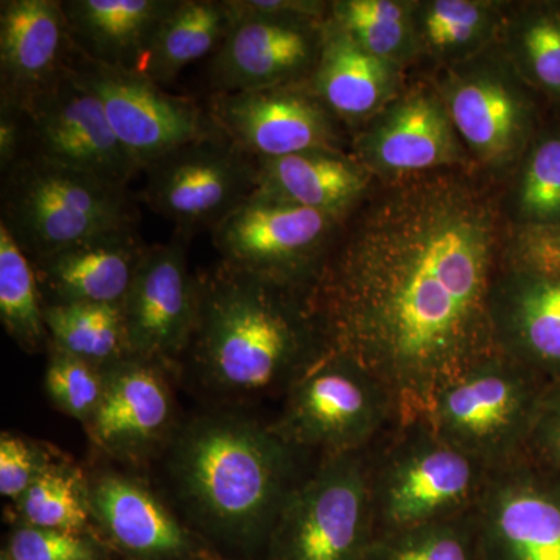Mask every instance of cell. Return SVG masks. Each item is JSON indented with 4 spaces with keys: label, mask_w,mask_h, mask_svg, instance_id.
I'll list each match as a JSON object with an SVG mask.
<instances>
[{
    "label": "cell",
    "mask_w": 560,
    "mask_h": 560,
    "mask_svg": "<svg viewBox=\"0 0 560 560\" xmlns=\"http://www.w3.org/2000/svg\"><path fill=\"white\" fill-rule=\"evenodd\" d=\"M503 265L539 275L560 276V224H512Z\"/></svg>",
    "instance_id": "obj_38"
},
{
    "label": "cell",
    "mask_w": 560,
    "mask_h": 560,
    "mask_svg": "<svg viewBox=\"0 0 560 560\" xmlns=\"http://www.w3.org/2000/svg\"><path fill=\"white\" fill-rule=\"evenodd\" d=\"M474 523L478 560H560V478L528 458L490 471Z\"/></svg>",
    "instance_id": "obj_15"
},
{
    "label": "cell",
    "mask_w": 560,
    "mask_h": 560,
    "mask_svg": "<svg viewBox=\"0 0 560 560\" xmlns=\"http://www.w3.org/2000/svg\"><path fill=\"white\" fill-rule=\"evenodd\" d=\"M147 249L136 226H127L33 261L40 296L47 294L46 305H124Z\"/></svg>",
    "instance_id": "obj_21"
},
{
    "label": "cell",
    "mask_w": 560,
    "mask_h": 560,
    "mask_svg": "<svg viewBox=\"0 0 560 560\" xmlns=\"http://www.w3.org/2000/svg\"><path fill=\"white\" fill-rule=\"evenodd\" d=\"M54 460L38 444L2 433L0 436V493L18 501Z\"/></svg>",
    "instance_id": "obj_39"
},
{
    "label": "cell",
    "mask_w": 560,
    "mask_h": 560,
    "mask_svg": "<svg viewBox=\"0 0 560 560\" xmlns=\"http://www.w3.org/2000/svg\"><path fill=\"white\" fill-rule=\"evenodd\" d=\"M172 420V394L161 364L127 357L106 368L101 404L84 425L109 455L136 459L165 440Z\"/></svg>",
    "instance_id": "obj_19"
},
{
    "label": "cell",
    "mask_w": 560,
    "mask_h": 560,
    "mask_svg": "<svg viewBox=\"0 0 560 560\" xmlns=\"http://www.w3.org/2000/svg\"><path fill=\"white\" fill-rule=\"evenodd\" d=\"M257 189L346 220L370 194L375 178L345 151H304L256 160Z\"/></svg>",
    "instance_id": "obj_25"
},
{
    "label": "cell",
    "mask_w": 560,
    "mask_h": 560,
    "mask_svg": "<svg viewBox=\"0 0 560 560\" xmlns=\"http://www.w3.org/2000/svg\"><path fill=\"white\" fill-rule=\"evenodd\" d=\"M176 0H65L73 49L103 65L136 70Z\"/></svg>",
    "instance_id": "obj_26"
},
{
    "label": "cell",
    "mask_w": 560,
    "mask_h": 560,
    "mask_svg": "<svg viewBox=\"0 0 560 560\" xmlns=\"http://www.w3.org/2000/svg\"><path fill=\"white\" fill-rule=\"evenodd\" d=\"M511 224L475 167L377 180L342 223L307 290L324 350L388 388L397 423L422 418L441 385L490 353V301Z\"/></svg>",
    "instance_id": "obj_1"
},
{
    "label": "cell",
    "mask_w": 560,
    "mask_h": 560,
    "mask_svg": "<svg viewBox=\"0 0 560 560\" xmlns=\"http://www.w3.org/2000/svg\"><path fill=\"white\" fill-rule=\"evenodd\" d=\"M210 119L254 160L304 151H342L340 120L300 86L213 94Z\"/></svg>",
    "instance_id": "obj_17"
},
{
    "label": "cell",
    "mask_w": 560,
    "mask_h": 560,
    "mask_svg": "<svg viewBox=\"0 0 560 560\" xmlns=\"http://www.w3.org/2000/svg\"><path fill=\"white\" fill-rule=\"evenodd\" d=\"M506 7L490 0H423L415 3L419 55L442 69L480 57L499 43Z\"/></svg>",
    "instance_id": "obj_27"
},
{
    "label": "cell",
    "mask_w": 560,
    "mask_h": 560,
    "mask_svg": "<svg viewBox=\"0 0 560 560\" xmlns=\"http://www.w3.org/2000/svg\"><path fill=\"white\" fill-rule=\"evenodd\" d=\"M46 390L58 410L86 423L101 404L105 370L51 346Z\"/></svg>",
    "instance_id": "obj_36"
},
{
    "label": "cell",
    "mask_w": 560,
    "mask_h": 560,
    "mask_svg": "<svg viewBox=\"0 0 560 560\" xmlns=\"http://www.w3.org/2000/svg\"><path fill=\"white\" fill-rule=\"evenodd\" d=\"M73 46L60 0L0 2L2 101L20 106L62 70Z\"/></svg>",
    "instance_id": "obj_22"
},
{
    "label": "cell",
    "mask_w": 560,
    "mask_h": 560,
    "mask_svg": "<svg viewBox=\"0 0 560 560\" xmlns=\"http://www.w3.org/2000/svg\"><path fill=\"white\" fill-rule=\"evenodd\" d=\"M125 560H132V559H125Z\"/></svg>",
    "instance_id": "obj_43"
},
{
    "label": "cell",
    "mask_w": 560,
    "mask_h": 560,
    "mask_svg": "<svg viewBox=\"0 0 560 560\" xmlns=\"http://www.w3.org/2000/svg\"><path fill=\"white\" fill-rule=\"evenodd\" d=\"M355 131L352 156L377 180L475 167L434 83L405 88Z\"/></svg>",
    "instance_id": "obj_14"
},
{
    "label": "cell",
    "mask_w": 560,
    "mask_h": 560,
    "mask_svg": "<svg viewBox=\"0 0 560 560\" xmlns=\"http://www.w3.org/2000/svg\"><path fill=\"white\" fill-rule=\"evenodd\" d=\"M300 452L272 427L231 416L202 418L176 440L173 475L206 528L237 544H259L300 485Z\"/></svg>",
    "instance_id": "obj_3"
},
{
    "label": "cell",
    "mask_w": 560,
    "mask_h": 560,
    "mask_svg": "<svg viewBox=\"0 0 560 560\" xmlns=\"http://www.w3.org/2000/svg\"><path fill=\"white\" fill-rule=\"evenodd\" d=\"M187 242L189 237L176 234L173 241L147 249L121 305L131 357L171 364L190 348L197 327L198 278L187 265Z\"/></svg>",
    "instance_id": "obj_18"
},
{
    "label": "cell",
    "mask_w": 560,
    "mask_h": 560,
    "mask_svg": "<svg viewBox=\"0 0 560 560\" xmlns=\"http://www.w3.org/2000/svg\"><path fill=\"white\" fill-rule=\"evenodd\" d=\"M238 10L268 16L307 18L326 21L330 3L318 0H232Z\"/></svg>",
    "instance_id": "obj_41"
},
{
    "label": "cell",
    "mask_w": 560,
    "mask_h": 560,
    "mask_svg": "<svg viewBox=\"0 0 560 560\" xmlns=\"http://www.w3.org/2000/svg\"><path fill=\"white\" fill-rule=\"evenodd\" d=\"M194 345L205 377L230 393L289 388L324 352L307 291L224 261L198 278Z\"/></svg>",
    "instance_id": "obj_2"
},
{
    "label": "cell",
    "mask_w": 560,
    "mask_h": 560,
    "mask_svg": "<svg viewBox=\"0 0 560 560\" xmlns=\"http://www.w3.org/2000/svg\"><path fill=\"white\" fill-rule=\"evenodd\" d=\"M515 226L560 224V130L539 132L515 171Z\"/></svg>",
    "instance_id": "obj_34"
},
{
    "label": "cell",
    "mask_w": 560,
    "mask_h": 560,
    "mask_svg": "<svg viewBox=\"0 0 560 560\" xmlns=\"http://www.w3.org/2000/svg\"><path fill=\"white\" fill-rule=\"evenodd\" d=\"M364 560H478L474 514L382 534Z\"/></svg>",
    "instance_id": "obj_35"
},
{
    "label": "cell",
    "mask_w": 560,
    "mask_h": 560,
    "mask_svg": "<svg viewBox=\"0 0 560 560\" xmlns=\"http://www.w3.org/2000/svg\"><path fill=\"white\" fill-rule=\"evenodd\" d=\"M342 223L329 213L257 189L212 231V242L224 264L307 291Z\"/></svg>",
    "instance_id": "obj_10"
},
{
    "label": "cell",
    "mask_w": 560,
    "mask_h": 560,
    "mask_svg": "<svg viewBox=\"0 0 560 560\" xmlns=\"http://www.w3.org/2000/svg\"><path fill=\"white\" fill-rule=\"evenodd\" d=\"M377 539L370 451L324 456L283 503L270 560H364Z\"/></svg>",
    "instance_id": "obj_8"
},
{
    "label": "cell",
    "mask_w": 560,
    "mask_h": 560,
    "mask_svg": "<svg viewBox=\"0 0 560 560\" xmlns=\"http://www.w3.org/2000/svg\"><path fill=\"white\" fill-rule=\"evenodd\" d=\"M142 198L178 234L213 231L257 190V161L224 136L197 140L145 168Z\"/></svg>",
    "instance_id": "obj_13"
},
{
    "label": "cell",
    "mask_w": 560,
    "mask_h": 560,
    "mask_svg": "<svg viewBox=\"0 0 560 560\" xmlns=\"http://www.w3.org/2000/svg\"><path fill=\"white\" fill-rule=\"evenodd\" d=\"M44 320L54 348L102 370L131 357L121 305L91 302L46 305Z\"/></svg>",
    "instance_id": "obj_30"
},
{
    "label": "cell",
    "mask_w": 560,
    "mask_h": 560,
    "mask_svg": "<svg viewBox=\"0 0 560 560\" xmlns=\"http://www.w3.org/2000/svg\"><path fill=\"white\" fill-rule=\"evenodd\" d=\"M415 3L405 0H335L329 18L364 50L400 68L419 57Z\"/></svg>",
    "instance_id": "obj_31"
},
{
    "label": "cell",
    "mask_w": 560,
    "mask_h": 560,
    "mask_svg": "<svg viewBox=\"0 0 560 560\" xmlns=\"http://www.w3.org/2000/svg\"><path fill=\"white\" fill-rule=\"evenodd\" d=\"M24 119L22 113L10 102L0 106V171L9 172L22 158L24 149Z\"/></svg>",
    "instance_id": "obj_42"
},
{
    "label": "cell",
    "mask_w": 560,
    "mask_h": 560,
    "mask_svg": "<svg viewBox=\"0 0 560 560\" xmlns=\"http://www.w3.org/2000/svg\"><path fill=\"white\" fill-rule=\"evenodd\" d=\"M136 220L128 190L94 176L31 156L3 173L0 223L32 264Z\"/></svg>",
    "instance_id": "obj_5"
},
{
    "label": "cell",
    "mask_w": 560,
    "mask_h": 560,
    "mask_svg": "<svg viewBox=\"0 0 560 560\" xmlns=\"http://www.w3.org/2000/svg\"><path fill=\"white\" fill-rule=\"evenodd\" d=\"M489 474L427 420L396 423L370 448L377 536L474 514Z\"/></svg>",
    "instance_id": "obj_4"
},
{
    "label": "cell",
    "mask_w": 560,
    "mask_h": 560,
    "mask_svg": "<svg viewBox=\"0 0 560 560\" xmlns=\"http://www.w3.org/2000/svg\"><path fill=\"white\" fill-rule=\"evenodd\" d=\"M231 0H176L136 69L167 84L190 62L215 54L234 24Z\"/></svg>",
    "instance_id": "obj_28"
},
{
    "label": "cell",
    "mask_w": 560,
    "mask_h": 560,
    "mask_svg": "<svg viewBox=\"0 0 560 560\" xmlns=\"http://www.w3.org/2000/svg\"><path fill=\"white\" fill-rule=\"evenodd\" d=\"M92 521L132 560H190L198 545L145 486L117 474L88 481Z\"/></svg>",
    "instance_id": "obj_23"
},
{
    "label": "cell",
    "mask_w": 560,
    "mask_h": 560,
    "mask_svg": "<svg viewBox=\"0 0 560 560\" xmlns=\"http://www.w3.org/2000/svg\"><path fill=\"white\" fill-rule=\"evenodd\" d=\"M434 84L475 167L493 180L517 171L539 135L537 108L533 90L497 46L444 68Z\"/></svg>",
    "instance_id": "obj_9"
},
{
    "label": "cell",
    "mask_w": 560,
    "mask_h": 560,
    "mask_svg": "<svg viewBox=\"0 0 560 560\" xmlns=\"http://www.w3.org/2000/svg\"><path fill=\"white\" fill-rule=\"evenodd\" d=\"M497 49L533 91L560 102V2H537L504 14Z\"/></svg>",
    "instance_id": "obj_29"
},
{
    "label": "cell",
    "mask_w": 560,
    "mask_h": 560,
    "mask_svg": "<svg viewBox=\"0 0 560 560\" xmlns=\"http://www.w3.org/2000/svg\"><path fill=\"white\" fill-rule=\"evenodd\" d=\"M396 423L388 388L355 361L324 350L290 383L272 430L300 451L334 456L370 451Z\"/></svg>",
    "instance_id": "obj_7"
},
{
    "label": "cell",
    "mask_w": 560,
    "mask_h": 560,
    "mask_svg": "<svg viewBox=\"0 0 560 560\" xmlns=\"http://www.w3.org/2000/svg\"><path fill=\"white\" fill-rule=\"evenodd\" d=\"M495 348L545 382L560 378V276L503 265L490 301Z\"/></svg>",
    "instance_id": "obj_20"
},
{
    "label": "cell",
    "mask_w": 560,
    "mask_h": 560,
    "mask_svg": "<svg viewBox=\"0 0 560 560\" xmlns=\"http://www.w3.org/2000/svg\"><path fill=\"white\" fill-rule=\"evenodd\" d=\"M526 458L560 478V378L548 383L541 394Z\"/></svg>",
    "instance_id": "obj_40"
},
{
    "label": "cell",
    "mask_w": 560,
    "mask_h": 560,
    "mask_svg": "<svg viewBox=\"0 0 560 560\" xmlns=\"http://www.w3.org/2000/svg\"><path fill=\"white\" fill-rule=\"evenodd\" d=\"M69 66L101 101L114 135L140 172L187 143L223 136L208 108L168 94L138 70L103 65L75 49Z\"/></svg>",
    "instance_id": "obj_11"
},
{
    "label": "cell",
    "mask_w": 560,
    "mask_h": 560,
    "mask_svg": "<svg viewBox=\"0 0 560 560\" xmlns=\"http://www.w3.org/2000/svg\"><path fill=\"white\" fill-rule=\"evenodd\" d=\"M547 385L522 364L493 352L441 385L422 419L490 471L501 469L526 458Z\"/></svg>",
    "instance_id": "obj_6"
},
{
    "label": "cell",
    "mask_w": 560,
    "mask_h": 560,
    "mask_svg": "<svg viewBox=\"0 0 560 560\" xmlns=\"http://www.w3.org/2000/svg\"><path fill=\"white\" fill-rule=\"evenodd\" d=\"M235 11L234 24L210 58L215 94L300 86L311 79L323 47L324 21Z\"/></svg>",
    "instance_id": "obj_16"
},
{
    "label": "cell",
    "mask_w": 560,
    "mask_h": 560,
    "mask_svg": "<svg viewBox=\"0 0 560 560\" xmlns=\"http://www.w3.org/2000/svg\"><path fill=\"white\" fill-rule=\"evenodd\" d=\"M9 560H108L105 544L90 533L18 525L3 548Z\"/></svg>",
    "instance_id": "obj_37"
},
{
    "label": "cell",
    "mask_w": 560,
    "mask_h": 560,
    "mask_svg": "<svg viewBox=\"0 0 560 560\" xmlns=\"http://www.w3.org/2000/svg\"><path fill=\"white\" fill-rule=\"evenodd\" d=\"M16 504L20 525L94 534L88 481L69 464L51 463Z\"/></svg>",
    "instance_id": "obj_33"
},
{
    "label": "cell",
    "mask_w": 560,
    "mask_h": 560,
    "mask_svg": "<svg viewBox=\"0 0 560 560\" xmlns=\"http://www.w3.org/2000/svg\"><path fill=\"white\" fill-rule=\"evenodd\" d=\"M16 108L24 119V147H28L24 156L94 176L121 189H127L140 172L114 135L101 101L70 66Z\"/></svg>",
    "instance_id": "obj_12"
},
{
    "label": "cell",
    "mask_w": 560,
    "mask_h": 560,
    "mask_svg": "<svg viewBox=\"0 0 560 560\" xmlns=\"http://www.w3.org/2000/svg\"><path fill=\"white\" fill-rule=\"evenodd\" d=\"M302 86L357 130L405 90L404 68L364 50L327 16L318 62Z\"/></svg>",
    "instance_id": "obj_24"
},
{
    "label": "cell",
    "mask_w": 560,
    "mask_h": 560,
    "mask_svg": "<svg viewBox=\"0 0 560 560\" xmlns=\"http://www.w3.org/2000/svg\"><path fill=\"white\" fill-rule=\"evenodd\" d=\"M0 319L11 338L27 352L49 340L35 267L10 231L0 223Z\"/></svg>",
    "instance_id": "obj_32"
}]
</instances>
